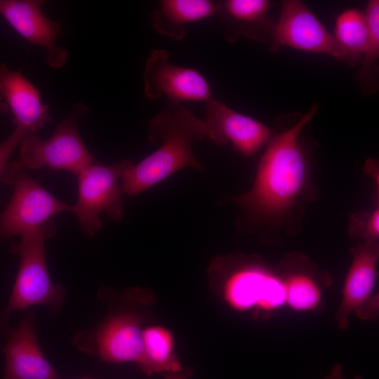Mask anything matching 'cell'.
Here are the masks:
<instances>
[{
	"mask_svg": "<svg viewBox=\"0 0 379 379\" xmlns=\"http://www.w3.org/2000/svg\"><path fill=\"white\" fill-rule=\"evenodd\" d=\"M314 105L291 126L273 134L257 168L252 188L234 198L244 212L239 227L285 213L303 191L307 164L298 137L318 110Z\"/></svg>",
	"mask_w": 379,
	"mask_h": 379,
	"instance_id": "1",
	"label": "cell"
},
{
	"mask_svg": "<svg viewBox=\"0 0 379 379\" xmlns=\"http://www.w3.org/2000/svg\"><path fill=\"white\" fill-rule=\"evenodd\" d=\"M206 136L204 121L181 103L169 102L148 126V140L159 147L138 164L122 173L123 194L135 196L185 168L204 171L195 157L192 144Z\"/></svg>",
	"mask_w": 379,
	"mask_h": 379,
	"instance_id": "2",
	"label": "cell"
},
{
	"mask_svg": "<svg viewBox=\"0 0 379 379\" xmlns=\"http://www.w3.org/2000/svg\"><path fill=\"white\" fill-rule=\"evenodd\" d=\"M211 286L232 309L258 319L286 305L282 277L259 257L240 253L214 258L208 267Z\"/></svg>",
	"mask_w": 379,
	"mask_h": 379,
	"instance_id": "3",
	"label": "cell"
},
{
	"mask_svg": "<svg viewBox=\"0 0 379 379\" xmlns=\"http://www.w3.org/2000/svg\"><path fill=\"white\" fill-rule=\"evenodd\" d=\"M55 232L53 220L24 234L11 251L20 257V265L8 305L1 319H9L12 312L21 311L36 305H44L55 314L62 307L65 294L63 286L53 283L49 276L45 242Z\"/></svg>",
	"mask_w": 379,
	"mask_h": 379,
	"instance_id": "4",
	"label": "cell"
},
{
	"mask_svg": "<svg viewBox=\"0 0 379 379\" xmlns=\"http://www.w3.org/2000/svg\"><path fill=\"white\" fill-rule=\"evenodd\" d=\"M88 112L86 104L76 103L47 140L27 133L20 144L18 161L25 169L46 166L50 170H65L78 175L94 163V157L78 130L79 121Z\"/></svg>",
	"mask_w": 379,
	"mask_h": 379,
	"instance_id": "5",
	"label": "cell"
},
{
	"mask_svg": "<svg viewBox=\"0 0 379 379\" xmlns=\"http://www.w3.org/2000/svg\"><path fill=\"white\" fill-rule=\"evenodd\" d=\"M14 186L12 198L0 213V237H21L55 215L70 211L71 205L58 199L32 178L18 161L7 164L3 173Z\"/></svg>",
	"mask_w": 379,
	"mask_h": 379,
	"instance_id": "6",
	"label": "cell"
},
{
	"mask_svg": "<svg viewBox=\"0 0 379 379\" xmlns=\"http://www.w3.org/2000/svg\"><path fill=\"white\" fill-rule=\"evenodd\" d=\"M133 164L124 159L112 165L93 163L77 175L78 199L70 211L79 220L81 229L93 237L102 228V213L113 220H119L124 213L123 193L119 181L123 172Z\"/></svg>",
	"mask_w": 379,
	"mask_h": 379,
	"instance_id": "7",
	"label": "cell"
},
{
	"mask_svg": "<svg viewBox=\"0 0 379 379\" xmlns=\"http://www.w3.org/2000/svg\"><path fill=\"white\" fill-rule=\"evenodd\" d=\"M74 343L81 352L98 357L104 362H133L147 375L140 320L133 313L111 316L92 330L77 333Z\"/></svg>",
	"mask_w": 379,
	"mask_h": 379,
	"instance_id": "8",
	"label": "cell"
},
{
	"mask_svg": "<svg viewBox=\"0 0 379 379\" xmlns=\"http://www.w3.org/2000/svg\"><path fill=\"white\" fill-rule=\"evenodd\" d=\"M270 48L281 46L331 55L347 62L334 36L301 1H283L279 20L271 32Z\"/></svg>",
	"mask_w": 379,
	"mask_h": 379,
	"instance_id": "9",
	"label": "cell"
},
{
	"mask_svg": "<svg viewBox=\"0 0 379 379\" xmlns=\"http://www.w3.org/2000/svg\"><path fill=\"white\" fill-rule=\"evenodd\" d=\"M144 91L149 99L166 96L169 102H208L213 99L209 84L197 69L180 67L169 62L165 50L154 49L146 61Z\"/></svg>",
	"mask_w": 379,
	"mask_h": 379,
	"instance_id": "10",
	"label": "cell"
},
{
	"mask_svg": "<svg viewBox=\"0 0 379 379\" xmlns=\"http://www.w3.org/2000/svg\"><path fill=\"white\" fill-rule=\"evenodd\" d=\"M43 0H0V14L22 38L44 48L48 66L58 69L68 58L67 50L57 44L62 25L43 11Z\"/></svg>",
	"mask_w": 379,
	"mask_h": 379,
	"instance_id": "11",
	"label": "cell"
},
{
	"mask_svg": "<svg viewBox=\"0 0 379 379\" xmlns=\"http://www.w3.org/2000/svg\"><path fill=\"white\" fill-rule=\"evenodd\" d=\"M206 136L218 145L231 142L244 156H251L267 144L273 131L262 122L239 113L216 99L206 102Z\"/></svg>",
	"mask_w": 379,
	"mask_h": 379,
	"instance_id": "12",
	"label": "cell"
},
{
	"mask_svg": "<svg viewBox=\"0 0 379 379\" xmlns=\"http://www.w3.org/2000/svg\"><path fill=\"white\" fill-rule=\"evenodd\" d=\"M4 353L1 379H60L40 348L33 313L25 316L10 332Z\"/></svg>",
	"mask_w": 379,
	"mask_h": 379,
	"instance_id": "13",
	"label": "cell"
},
{
	"mask_svg": "<svg viewBox=\"0 0 379 379\" xmlns=\"http://www.w3.org/2000/svg\"><path fill=\"white\" fill-rule=\"evenodd\" d=\"M352 261L347 272L342 300L335 321L343 331L350 326V317L357 309L378 295L373 293L377 281L379 247L377 241L362 242L351 250Z\"/></svg>",
	"mask_w": 379,
	"mask_h": 379,
	"instance_id": "14",
	"label": "cell"
},
{
	"mask_svg": "<svg viewBox=\"0 0 379 379\" xmlns=\"http://www.w3.org/2000/svg\"><path fill=\"white\" fill-rule=\"evenodd\" d=\"M277 269L284 282L286 305L298 312L322 309L323 291L332 283L329 274L320 272L300 253L288 255Z\"/></svg>",
	"mask_w": 379,
	"mask_h": 379,
	"instance_id": "15",
	"label": "cell"
},
{
	"mask_svg": "<svg viewBox=\"0 0 379 379\" xmlns=\"http://www.w3.org/2000/svg\"><path fill=\"white\" fill-rule=\"evenodd\" d=\"M0 98L13 115L15 126L33 133L51 122L49 107L41 101L36 86L20 72L0 64Z\"/></svg>",
	"mask_w": 379,
	"mask_h": 379,
	"instance_id": "16",
	"label": "cell"
},
{
	"mask_svg": "<svg viewBox=\"0 0 379 379\" xmlns=\"http://www.w3.org/2000/svg\"><path fill=\"white\" fill-rule=\"evenodd\" d=\"M267 0H227L219 3L218 15L225 22V37L234 42L244 35L259 41H266L273 24L267 13L270 8Z\"/></svg>",
	"mask_w": 379,
	"mask_h": 379,
	"instance_id": "17",
	"label": "cell"
},
{
	"mask_svg": "<svg viewBox=\"0 0 379 379\" xmlns=\"http://www.w3.org/2000/svg\"><path fill=\"white\" fill-rule=\"evenodd\" d=\"M219 3L209 0H163L149 20L155 32L180 41L185 25L217 15Z\"/></svg>",
	"mask_w": 379,
	"mask_h": 379,
	"instance_id": "18",
	"label": "cell"
},
{
	"mask_svg": "<svg viewBox=\"0 0 379 379\" xmlns=\"http://www.w3.org/2000/svg\"><path fill=\"white\" fill-rule=\"evenodd\" d=\"M369 34L366 13L356 8L347 9L337 19L333 36L347 59V63L356 65L361 62Z\"/></svg>",
	"mask_w": 379,
	"mask_h": 379,
	"instance_id": "19",
	"label": "cell"
},
{
	"mask_svg": "<svg viewBox=\"0 0 379 379\" xmlns=\"http://www.w3.org/2000/svg\"><path fill=\"white\" fill-rule=\"evenodd\" d=\"M142 336L147 375L178 371L183 368L173 352L174 340L170 331L160 326H152L142 330Z\"/></svg>",
	"mask_w": 379,
	"mask_h": 379,
	"instance_id": "20",
	"label": "cell"
},
{
	"mask_svg": "<svg viewBox=\"0 0 379 379\" xmlns=\"http://www.w3.org/2000/svg\"><path fill=\"white\" fill-rule=\"evenodd\" d=\"M366 15L369 27L368 39L364 53V62L357 77L365 92L372 93L376 90L375 62L379 56V1L378 0L369 1Z\"/></svg>",
	"mask_w": 379,
	"mask_h": 379,
	"instance_id": "21",
	"label": "cell"
},
{
	"mask_svg": "<svg viewBox=\"0 0 379 379\" xmlns=\"http://www.w3.org/2000/svg\"><path fill=\"white\" fill-rule=\"evenodd\" d=\"M349 233L354 238H360L365 242L377 241L379 235V211L375 209L371 213L358 212L350 218Z\"/></svg>",
	"mask_w": 379,
	"mask_h": 379,
	"instance_id": "22",
	"label": "cell"
},
{
	"mask_svg": "<svg viewBox=\"0 0 379 379\" xmlns=\"http://www.w3.org/2000/svg\"><path fill=\"white\" fill-rule=\"evenodd\" d=\"M27 133H29L25 128L15 126L10 135L0 143V177L3 175L11 155Z\"/></svg>",
	"mask_w": 379,
	"mask_h": 379,
	"instance_id": "23",
	"label": "cell"
},
{
	"mask_svg": "<svg viewBox=\"0 0 379 379\" xmlns=\"http://www.w3.org/2000/svg\"><path fill=\"white\" fill-rule=\"evenodd\" d=\"M192 371L190 368L183 367L181 370L175 372H166L161 373L162 379H190Z\"/></svg>",
	"mask_w": 379,
	"mask_h": 379,
	"instance_id": "24",
	"label": "cell"
},
{
	"mask_svg": "<svg viewBox=\"0 0 379 379\" xmlns=\"http://www.w3.org/2000/svg\"><path fill=\"white\" fill-rule=\"evenodd\" d=\"M324 379H344L342 365L339 363L335 364ZM354 379H363V378L358 375Z\"/></svg>",
	"mask_w": 379,
	"mask_h": 379,
	"instance_id": "25",
	"label": "cell"
},
{
	"mask_svg": "<svg viewBox=\"0 0 379 379\" xmlns=\"http://www.w3.org/2000/svg\"><path fill=\"white\" fill-rule=\"evenodd\" d=\"M9 111V109L6 102L0 98V115L4 114Z\"/></svg>",
	"mask_w": 379,
	"mask_h": 379,
	"instance_id": "26",
	"label": "cell"
},
{
	"mask_svg": "<svg viewBox=\"0 0 379 379\" xmlns=\"http://www.w3.org/2000/svg\"><path fill=\"white\" fill-rule=\"evenodd\" d=\"M79 379H94V378H91V377H84V378H79Z\"/></svg>",
	"mask_w": 379,
	"mask_h": 379,
	"instance_id": "27",
	"label": "cell"
}]
</instances>
